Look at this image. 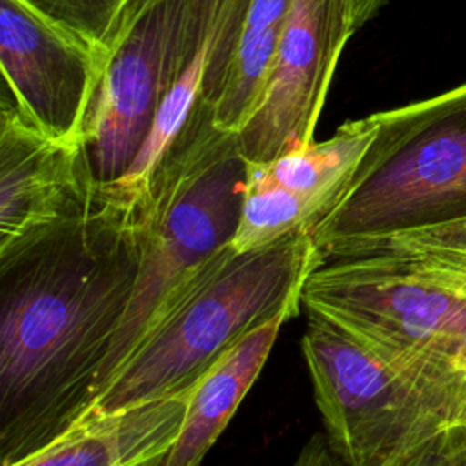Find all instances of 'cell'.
Listing matches in <instances>:
<instances>
[{"label":"cell","mask_w":466,"mask_h":466,"mask_svg":"<svg viewBox=\"0 0 466 466\" xmlns=\"http://www.w3.org/2000/svg\"><path fill=\"white\" fill-rule=\"evenodd\" d=\"M137 228L93 200L0 253V466H18L86 419L127 315Z\"/></svg>","instance_id":"obj_1"},{"label":"cell","mask_w":466,"mask_h":466,"mask_svg":"<svg viewBox=\"0 0 466 466\" xmlns=\"http://www.w3.org/2000/svg\"><path fill=\"white\" fill-rule=\"evenodd\" d=\"M320 260L309 229L244 253L228 248L171 299L86 419L187 395L255 329L299 313Z\"/></svg>","instance_id":"obj_2"},{"label":"cell","mask_w":466,"mask_h":466,"mask_svg":"<svg viewBox=\"0 0 466 466\" xmlns=\"http://www.w3.org/2000/svg\"><path fill=\"white\" fill-rule=\"evenodd\" d=\"M300 306L466 406V269L393 253L322 258Z\"/></svg>","instance_id":"obj_3"},{"label":"cell","mask_w":466,"mask_h":466,"mask_svg":"<svg viewBox=\"0 0 466 466\" xmlns=\"http://www.w3.org/2000/svg\"><path fill=\"white\" fill-rule=\"evenodd\" d=\"M377 115V137L350 187L309 229L322 258L466 220V82Z\"/></svg>","instance_id":"obj_4"},{"label":"cell","mask_w":466,"mask_h":466,"mask_svg":"<svg viewBox=\"0 0 466 466\" xmlns=\"http://www.w3.org/2000/svg\"><path fill=\"white\" fill-rule=\"evenodd\" d=\"M246 169L237 135L226 133L162 182L131 218L140 240L138 277L127 315L106 359L98 397L171 299L231 248Z\"/></svg>","instance_id":"obj_5"},{"label":"cell","mask_w":466,"mask_h":466,"mask_svg":"<svg viewBox=\"0 0 466 466\" xmlns=\"http://www.w3.org/2000/svg\"><path fill=\"white\" fill-rule=\"evenodd\" d=\"M302 353L324 433L351 466H382L448 426H466V406L395 370L320 317L308 315Z\"/></svg>","instance_id":"obj_6"},{"label":"cell","mask_w":466,"mask_h":466,"mask_svg":"<svg viewBox=\"0 0 466 466\" xmlns=\"http://www.w3.org/2000/svg\"><path fill=\"white\" fill-rule=\"evenodd\" d=\"M248 7L249 0H182L151 133L127 175L96 193L95 202L129 222L166 178L226 135L215 113Z\"/></svg>","instance_id":"obj_7"},{"label":"cell","mask_w":466,"mask_h":466,"mask_svg":"<svg viewBox=\"0 0 466 466\" xmlns=\"http://www.w3.org/2000/svg\"><path fill=\"white\" fill-rule=\"evenodd\" d=\"M180 4L129 0L104 47L102 78L84 131L95 195L127 175L151 133Z\"/></svg>","instance_id":"obj_8"},{"label":"cell","mask_w":466,"mask_h":466,"mask_svg":"<svg viewBox=\"0 0 466 466\" xmlns=\"http://www.w3.org/2000/svg\"><path fill=\"white\" fill-rule=\"evenodd\" d=\"M104 55L22 0H0L4 95L44 137L84 147Z\"/></svg>","instance_id":"obj_9"},{"label":"cell","mask_w":466,"mask_h":466,"mask_svg":"<svg viewBox=\"0 0 466 466\" xmlns=\"http://www.w3.org/2000/svg\"><path fill=\"white\" fill-rule=\"evenodd\" d=\"M353 33L348 0H293L260 104L237 133L246 162H269L315 140L339 56Z\"/></svg>","instance_id":"obj_10"},{"label":"cell","mask_w":466,"mask_h":466,"mask_svg":"<svg viewBox=\"0 0 466 466\" xmlns=\"http://www.w3.org/2000/svg\"><path fill=\"white\" fill-rule=\"evenodd\" d=\"M93 200L84 147L44 137L2 95L0 253L80 215Z\"/></svg>","instance_id":"obj_11"},{"label":"cell","mask_w":466,"mask_h":466,"mask_svg":"<svg viewBox=\"0 0 466 466\" xmlns=\"http://www.w3.org/2000/svg\"><path fill=\"white\" fill-rule=\"evenodd\" d=\"M187 402L189 393L87 417L18 466H162Z\"/></svg>","instance_id":"obj_12"},{"label":"cell","mask_w":466,"mask_h":466,"mask_svg":"<svg viewBox=\"0 0 466 466\" xmlns=\"http://www.w3.org/2000/svg\"><path fill=\"white\" fill-rule=\"evenodd\" d=\"M289 319L280 315L255 329L189 391L182 428L162 466H200L262 371L282 324Z\"/></svg>","instance_id":"obj_13"},{"label":"cell","mask_w":466,"mask_h":466,"mask_svg":"<svg viewBox=\"0 0 466 466\" xmlns=\"http://www.w3.org/2000/svg\"><path fill=\"white\" fill-rule=\"evenodd\" d=\"M377 131L379 115L371 113L344 122L322 142L313 140L269 162L249 164L255 166L266 180L302 200L311 209L317 224L350 187Z\"/></svg>","instance_id":"obj_14"},{"label":"cell","mask_w":466,"mask_h":466,"mask_svg":"<svg viewBox=\"0 0 466 466\" xmlns=\"http://www.w3.org/2000/svg\"><path fill=\"white\" fill-rule=\"evenodd\" d=\"M291 7L293 0H249L228 84L215 113L218 131L237 135L257 111Z\"/></svg>","instance_id":"obj_15"},{"label":"cell","mask_w":466,"mask_h":466,"mask_svg":"<svg viewBox=\"0 0 466 466\" xmlns=\"http://www.w3.org/2000/svg\"><path fill=\"white\" fill-rule=\"evenodd\" d=\"M362 253H393L466 269V220L359 242L329 258Z\"/></svg>","instance_id":"obj_16"},{"label":"cell","mask_w":466,"mask_h":466,"mask_svg":"<svg viewBox=\"0 0 466 466\" xmlns=\"http://www.w3.org/2000/svg\"><path fill=\"white\" fill-rule=\"evenodd\" d=\"M293 466H351L329 444L326 433H313ZM382 466H466V426L453 424L410 453Z\"/></svg>","instance_id":"obj_17"},{"label":"cell","mask_w":466,"mask_h":466,"mask_svg":"<svg viewBox=\"0 0 466 466\" xmlns=\"http://www.w3.org/2000/svg\"><path fill=\"white\" fill-rule=\"evenodd\" d=\"M55 25L106 47L129 0H22Z\"/></svg>","instance_id":"obj_18"},{"label":"cell","mask_w":466,"mask_h":466,"mask_svg":"<svg viewBox=\"0 0 466 466\" xmlns=\"http://www.w3.org/2000/svg\"><path fill=\"white\" fill-rule=\"evenodd\" d=\"M386 4H388V0H348L353 29L357 31L366 22H370Z\"/></svg>","instance_id":"obj_19"}]
</instances>
